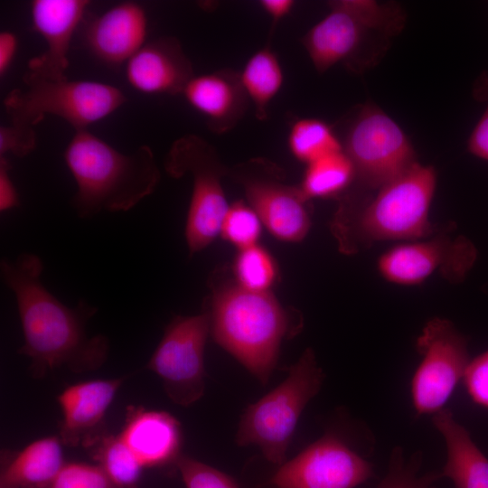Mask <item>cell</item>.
Segmentation results:
<instances>
[{
  "mask_svg": "<svg viewBox=\"0 0 488 488\" xmlns=\"http://www.w3.org/2000/svg\"><path fill=\"white\" fill-rule=\"evenodd\" d=\"M174 464L186 488H239L231 476L194 458L180 455Z\"/></svg>",
  "mask_w": 488,
  "mask_h": 488,
  "instance_id": "31",
  "label": "cell"
},
{
  "mask_svg": "<svg viewBox=\"0 0 488 488\" xmlns=\"http://www.w3.org/2000/svg\"><path fill=\"white\" fill-rule=\"evenodd\" d=\"M372 475L369 461L327 433L283 463L271 483L277 488H355Z\"/></svg>",
  "mask_w": 488,
  "mask_h": 488,
  "instance_id": "14",
  "label": "cell"
},
{
  "mask_svg": "<svg viewBox=\"0 0 488 488\" xmlns=\"http://www.w3.org/2000/svg\"><path fill=\"white\" fill-rule=\"evenodd\" d=\"M1 277L14 293L23 334L20 354L31 361L33 372L41 377L67 367L74 372L99 369L107 360L109 343L101 334L89 336L88 321L97 307L85 300L70 307L42 284L43 263L33 253L0 262Z\"/></svg>",
  "mask_w": 488,
  "mask_h": 488,
  "instance_id": "1",
  "label": "cell"
},
{
  "mask_svg": "<svg viewBox=\"0 0 488 488\" xmlns=\"http://www.w3.org/2000/svg\"><path fill=\"white\" fill-rule=\"evenodd\" d=\"M421 361L410 385L413 407L418 415H434L445 408L470 362L467 338L444 318L428 321L417 338Z\"/></svg>",
  "mask_w": 488,
  "mask_h": 488,
  "instance_id": "12",
  "label": "cell"
},
{
  "mask_svg": "<svg viewBox=\"0 0 488 488\" xmlns=\"http://www.w3.org/2000/svg\"><path fill=\"white\" fill-rule=\"evenodd\" d=\"M262 222L255 211L243 201L229 205L221 222L220 235L237 247L246 249L258 244Z\"/></svg>",
  "mask_w": 488,
  "mask_h": 488,
  "instance_id": "29",
  "label": "cell"
},
{
  "mask_svg": "<svg viewBox=\"0 0 488 488\" xmlns=\"http://www.w3.org/2000/svg\"><path fill=\"white\" fill-rule=\"evenodd\" d=\"M58 436L36 439L2 463L0 488H49L65 464Z\"/></svg>",
  "mask_w": 488,
  "mask_h": 488,
  "instance_id": "22",
  "label": "cell"
},
{
  "mask_svg": "<svg viewBox=\"0 0 488 488\" xmlns=\"http://www.w3.org/2000/svg\"><path fill=\"white\" fill-rule=\"evenodd\" d=\"M36 147L34 127L10 123L0 127V155L24 157Z\"/></svg>",
  "mask_w": 488,
  "mask_h": 488,
  "instance_id": "33",
  "label": "cell"
},
{
  "mask_svg": "<svg viewBox=\"0 0 488 488\" xmlns=\"http://www.w3.org/2000/svg\"><path fill=\"white\" fill-rule=\"evenodd\" d=\"M210 331V313L203 302L200 314L172 319L147 362L176 405L191 406L204 394V350Z\"/></svg>",
  "mask_w": 488,
  "mask_h": 488,
  "instance_id": "11",
  "label": "cell"
},
{
  "mask_svg": "<svg viewBox=\"0 0 488 488\" xmlns=\"http://www.w3.org/2000/svg\"><path fill=\"white\" fill-rule=\"evenodd\" d=\"M449 231L445 228L430 237L395 245L379 258V273L402 286L420 284L436 273L452 284L462 282L476 260L477 250L469 239L452 237Z\"/></svg>",
  "mask_w": 488,
  "mask_h": 488,
  "instance_id": "13",
  "label": "cell"
},
{
  "mask_svg": "<svg viewBox=\"0 0 488 488\" xmlns=\"http://www.w3.org/2000/svg\"><path fill=\"white\" fill-rule=\"evenodd\" d=\"M89 5V0L31 2L33 27L42 37L46 49L28 61V72L55 80L68 79L66 70L72 38Z\"/></svg>",
  "mask_w": 488,
  "mask_h": 488,
  "instance_id": "15",
  "label": "cell"
},
{
  "mask_svg": "<svg viewBox=\"0 0 488 488\" xmlns=\"http://www.w3.org/2000/svg\"><path fill=\"white\" fill-rule=\"evenodd\" d=\"M94 445V457L116 488H136L144 465L117 436H102Z\"/></svg>",
  "mask_w": 488,
  "mask_h": 488,
  "instance_id": "26",
  "label": "cell"
},
{
  "mask_svg": "<svg viewBox=\"0 0 488 488\" xmlns=\"http://www.w3.org/2000/svg\"><path fill=\"white\" fill-rule=\"evenodd\" d=\"M224 269L209 278L204 303L215 343L266 385L275 370L283 340L297 333L302 317L286 309L271 293L240 286Z\"/></svg>",
  "mask_w": 488,
  "mask_h": 488,
  "instance_id": "3",
  "label": "cell"
},
{
  "mask_svg": "<svg viewBox=\"0 0 488 488\" xmlns=\"http://www.w3.org/2000/svg\"><path fill=\"white\" fill-rule=\"evenodd\" d=\"M343 147L354 166L356 186L365 190L380 188L417 163L405 132L373 104H366L359 111Z\"/></svg>",
  "mask_w": 488,
  "mask_h": 488,
  "instance_id": "9",
  "label": "cell"
},
{
  "mask_svg": "<svg viewBox=\"0 0 488 488\" xmlns=\"http://www.w3.org/2000/svg\"><path fill=\"white\" fill-rule=\"evenodd\" d=\"M118 436L145 468L175 463L180 456L181 427L167 412L133 409Z\"/></svg>",
  "mask_w": 488,
  "mask_h": 488,
  "instance_id": "20",
  "label": "cell"
},
{
  "mask_svg": "<svg viewBox=\"0 0 488 488\" xmlns=\"http://www.w3.org/2000/svg\"><path fill=\"white\" fill-rule=\"evenodd\" d=\"M324 374L306 348L287 377L243 412L236 432L239 446L255 445L270 463L282 465L305 408L316 396Z\"/></svg>",
  "mask_w": 488,
  "mask_h": 488,
  "instance_id": "5",
  "label": "cell"
},
{
  "mask_svg": "<svg viewBox=\"0 0 488 488\" xmlns=\"http://www.w3.org/2000/svg\"><path fill=\"white\" fill-rule=\"evenodd\" d=\"M476 98L487 102L486 108L468 139V151L476 157L488 161V73L478 80Z\"/></svg>",
  "mask_w": 488,
  "mask_h": 488,
  "instance_id": "34",
  "label": "cell"
},
{
  "mask_svg": "<svg viewBox=\"0 0 488 488\" xmlns=\"http://www.w3.org/2000/svg\"><path fill=\"white\" fill-rule=\"evenodd\" d=\"M125 377L96 379L68 386L58 396L61 413L60 438L63 445H94L98 430Z\"/></svg>",
  "mask_w": 488,
  "mask_h": 488,
  "instance_id": "18",
  "label": "cell"
},
{
  "mask_svg": "<svg viewBox=\"0 0 488 488\" xmlns=\"http://www.w3.org/2000/svg\"><path fill=\"white\" fill-rule=\"evenodd\" d=\"M164 167L174 178L190 175L192 179L184 236L192 256L220 235L229 208L222 186L229 168L221 163L214 147L194 134L184 135L172 144Z\"/></svg>",
  "mask_w": 488,
  "mask_h": 488,
  "instance_id": "8",
  "label": "cell"
},
{
  "mask_svg": "<svg viewBox=\"0 0 488 488\" xmlns=\"http://www.w3.org/2000/svg\"><path fill=\"white\" fill-rule=\"evenodd\" d=\"M63 158L77 186L70 205L81 219L127 211L152 194L161 179L148 145L125 154L89 129L74 132Z\"/></svg>",
  "mask_w": 488,
  "mask_h": 488,
  "instance_id": "4",
  "label": "cell"
},
{
  "mask_svg": "<svg viewBox=\"0 0 488 488\" xmlns=\"http://www.w3.org/2000/svg\"><path fill=\"white\" fill-rule=\"evenodd\" d=\"M181 95L203 116L208 128L216 134L226 133L236 127L249 102L239 72L230 69L194 75Z\"/></svg>",
  "mask_w": 488,
  "mask_h": 488,
  "instance_id": "19",
  "label": "cell"
},
{
  "mask_svg": "<svg viewBox=\"0 0 488 488\" xmlns=\"http://www.w3.org/2000/svg\"><path fill=\"white\" fill-rule=\"evenodd\" d=\"M49 488H116L98 464L65 462Z\"/></svg>",
  "mask_w": 488,
  "mask_h": 488,
  "instance_id": "30",
  "label": "cell"
},
{
  "mask_svg": "<svg viewBox=\"0 0 488 488\" xmlns=\"http://www.w3.org/2000/svg\"><path fill=\"white\" fill-rule=\"evenodd\" d=\"M259 5L262 10L275 22L287 16L292 11L295 1L293 0H261Z\"/></svg>",
  "mask_w": 488,
  "mask_h": 488,
  "instance_id": "37",
  "label": "cell"
},
{
  "mask_svg": "<svg viewBox=\"0 0 488 488\" xmlns=\"http://www.w3.org/2000/svg\"><path fill=\"white\" fill-rule=\"evenodd\" d=\"M421 455L413 454L408 458L403 449L395 447L389 456L387 474L377 488H436L441 478L439 472L419 474Z\"/></svg>",
  "mask_w": 488,
  "mask_h": 488,
  "instance_id": "28",
  "label": "cell"
},
{
  "mask_svg": "<svg viewBox=\"0 0 488 488\" xmlns=\"http://www.w3.org/2000/svg\"><path fill=\"white\" fill-rule=\"evenodd\" d=\"M148 16L135 1L116 4L89 20L84 29L87 48L99 61L117 68L146 42Z\"/></svg>",
  "mask_w": 488,
  "mask_h": 488,
  "instance_id": "16",
  "label": "cell"
},
{
  "mask_svg": "<svg viewBox=\"0 0 488 488\" xmlns=\"http://www.w3.org/2000/svg\"><path fill=\"white\" fill-rule=\"evenodd\" d=\"M329 13L302 38L315 68L323 73L343 62L361 70L360 55L374 35L389 40L404 27L405 14L397 4L373 0L328 2Z\"/></svg>",
  "mask_w": 488,
  "mask_h": 488,
  "instance_id": "7",
  "label": "cell"
},
{
  "mask_svg": "<svg viewBox=\"0 0 488 488\" xmlns=\"http://www.w3.org/2000/svg\"><path fill=\"white\" fill-rule=\"evenodd\" d=\"M228 176L240 185L249 205L277 239L299 242L311 227L310 200L299 186L286 183V174L275 163L252 158L229 168Z\"/></svg>",
  "mask_w": 488,
  "mask_h": 488,
  "instance_id": "10",
  "label": "cell"
},
{
  "mask_svg": "<svg viewBox=\"0 0 488 488\" xmlns=\"http://www.w3.org/2000/svg\"><path fill=\"white\" fill-rule=\"evenodd\" d=\"M241 85L254 106L258 120L267 117V109L284 81L283 70L276 53L264 47L252 54L239 72Z\"/></svg>",
  "mask_w": 488,
  "mask_h": 488,
  "instance_id": "23",
  "label": "cell"
},
{
  "mask_svg": "<svg viewBox=\"0 0 488 488\" xmlns=\"http://www.w3.org/2000/svg\"><path fill=\"white\" fill-rule=\"evenodd\" d=\"M463 380L471 399L488 409V349L470 360Z\"/></svg>",
  "mask_w": 488,
  "mask_h": 488,
  "instance_id": "32",
  "label": "cell"
},
{
  "mask_svg": "<svg viewBox=\"0 0 488 488\" xmlns=\"http://www.w3.org/2000/svg\"><path fill=\"white\" fill-rule=\"evenodd\" d=\"M354 181V166L342 150L306 164L304 177L298 186L311 201L314 198L339 197Z\"/></svg>",
  "mask_w": 488,
  "mask_h": 488,
  "instance_id": "24",
  "label": "cell"
},
{
  "mask_svg": "<svg viewBox=\"0 0 488 488\" xmlns=\"http://www.w3.org/2000/svg\"><path fill=\"white\" fill-rule=\"evenodd\" d=\"M436 185L433 166L415 163L375 191L355 186L338 197L331 231L338 249L356 254L376 243L416 240L439 230L429 219Z\"/></svg>",
  "mask_w": 488,
  "mask_h": 488,
  "instance_id": "2",
  "label": "cell"
},
{
  "mask_svg": "<svg viewBox=\"0 0 488 488\" xmlns=\"http://www.w3.org/2000/svg\"><path fill=\"white\" fill-rule=\"evenodd\" d=\"M287 145L293 156L308 164L333 153L343 150L332 127L318 118H299L289 130Z\"/></svg>",
  "mask_w": 488,
  "mask_h": 488,
  "instance_id": "25",
  "label": "cell"
},
{
  "mask_svg": "<svg viewBox=\"0 0 488 488\" xmlns=\"http://www.w3.org/2000/svg\"><path fill=\"white\" fill-rule=\"evenodd\" d=\"M194 75L182 44L172 36L146 42L126 63L128 84L144 94H182Z\"/></svg>",
  "mask_w": 488,
  "mask_h": 488,
  "instance_id": "17",
  "label": "cell"
},
{
  "mask_svg": "<svg viewBox=\"0 0 488 488\" xmlns=\"http://www.w3.org/2000/svg\"><path fill=\"white\" fill-rule=\"evenodd\" d=\"M11 165L6 155H0V211L18 207L20 199L10 174Z\"/></svg>",
  "mask_w": 488,
  "mask_h": 488,
  "instance_id": "35",
  "label": "cell"
},
{
  "mask_svg": "<svg viewBox=\"0 0 488 488\" xmlns=\"http://www.w3.org/2000/svg\"><path fill=\"white\" fill-rule=\"evenodd\" d=\"M432 422L446 450V460L439 472L441 478L451 480L455 488H488V458L466 428L447 408L432 415Z\"/></svg>",
  "mask_w": 488,
  "mask_h": 488,
  "instance_id": "21",
  "label": "cell"
},
{
  "mask_svg": "<svg viewBox=\"0 0 488 488\" xmlns=\"http://www.w3.org/2000/svg\"><path fill=\"white\" fill-rule=\"evenodd\" d=\"M23 86L12 89L3 103L10 123L34 127L47 116L61 117L75 131L106 118L126 101L123 91L95 80H55L26 72Z\"/></svg>",
  "mask_w": 488,
  "mask_h": 488,
  "instance_id": "6",
  "label": "cell"
},
{
  "mask_svg": "<svg viewBox=\"0 0 488 488\" xmlns=\"http://www.w3.org/2000/svg\"><path fill=\"white\" fill-rule=\"evenodd\" d=\"M232 273L240 286L251 291L267 292L278 279L279 270L273 256L256 244L239 249Z\"/></svg>",
  "mask_w": 488,
  "mask_h": 488,
  "instance_id": "27",
  "label": "cell"
},
{
  "mask_svg": "<svg viewBox=\"0 0 488 488\" xmlns=\"http://www.w3.org/2000/svg\"><path fill=\"white\" fill-rule=\"evenodd\" d=\"M19 40L11 31L0 33V76L4 77L8 71L18 50Z\"/></svg>",
  "mask_w": 488,
  "mask_h": 488,
  "instance_id": "36",
  "label": "cell"
}]
</instances>
